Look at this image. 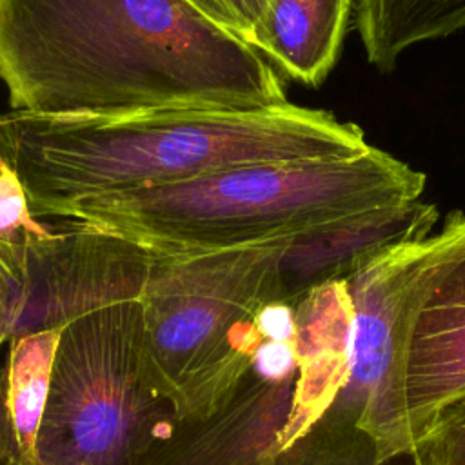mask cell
Masks as SVG:
<instances>
[{
	"label": "cell",
	"mask_w": 465,
	"mask_h": 465,
	"mask_svg": "<svg viewBox=\"0 0 465 465\" xmlns=\"http://www.w3.org/2000/svg\"><path fill=\"white\" fill-rule=\"evenodd\" d=\"M421 240L387 247L292 302L262 305L234 329L209 403L173 420L134 465H418L414 454L383 460L376 423Z\"/></svg>",
	"instance_id": "cell-1"
},
{
	"label": "cell",
	"mask_w": 465,
	"mask_h": 465,
	"mask_svg": "<svg viewBox=\"0 0 465 465\" xmlns=\"http://www.w3.org/2000/svg\"><path fill=\"white\" fill-rule=\"evenodd\" d=\"M0 84L33 114L287 102L269 60L187 0H0Z\"/></svg>",
	"instance_id": "cell-2"
},
{
	"label": "cell",
	"mask_w": 465,
	"mask_h": 465,
	"mask_svg": "<svg viewBox=\"0 0 465 465\" xmlns=\"http://www.w3.org/2000/svg\"><path fill=\"white\" fill-rule=\"evenodd\" d=\"M367 147L354 124L289 102L258 109L189 105L0 116V154L18 174L35 218H53L85 198L231 165L351 156Z\"/></svg>",
	"instance_id": "cell-3"
},
{
	"label": "cell",
	"mask_w": 465,
	"mask_h": 465,
	"mask_svg": "<svg viewBox=\"0 0 465 465\" xmlns=\"http://www.w3.org/2000/svg\"><path fill=\"white\" fill-rule=\"evenodd\" d=\"M423 187V173L369 145L351 156L231 165L85 198L53 218L98 227L153 251H211L414 202Z\"/></svg>",
	"instance_id": "cell-4"
},
{
	"label": "cell",
	"mask_w": 465,
	"mask_h": 465,
	"mask_svg": "<svg viewBox=\"0 0 465 465\" xmlns=\"http://www.w3.org/2000/svg\"><path fill=\"white\" fill-rule=\"evenodd\" d=\"M173 420L147 367L140 296L64 323L36 438L38 465H134Z\"/></svg>",
	"instance_id": "cell-5"
},
{
	"label": "cell",
	"mask_w": 465,
	"mask_h": 465,
	"mask_svg": "<svg viewBox=\"0 0 465 465\" xmlns=\"http://www.w3.org/2000/svg\"><path fill=\"white\" fill-rule=\"evenodd\" d=\"M280 240L211 251L151 249L140 294L143 343L151 378L174 418L211 398L229 363L234 329L272 302Z\"/></svg>",
	"instance_id": "cell-6"
},
{
	"label": "cell",
	"mask_w": 465,
	"mask_h": 465,
	"mask_svg": "<svg viewBox=\"0 0 465 465\" xmlns=\"http://www.w3.org/2000/svg\"><path fill=\"white\" fill-rule=\"evenodd\" d=\"M465 392V214L447 216L401 289L378 409L383 460L412 454L427 420Z\"/></svg>",
	"instance_id": "cell-7"
},
{
	"label": "cell",
	"mask_w": 465,
	"mask_h": 465,
	"mask_svg": "<svg viewBox=\"0 0 465 465\" xmlns=\"http://www.w3.org/2000/svg\"><path fill=\"white\" fill-rule=\"evenodd\" d=\"M436 218L432 203L414 200L282 236L272 263V302H292L312 287L351 276L387 247L427 238Z\"/></svg>",
	"instance_id": "cell-8"
},
{
	"label": "cell",
	"mask_w": 465,
	"mask_h": 465,
	"mask_svg": "<svg viewBox=\"0 0 465 465\" xmlns=\"http://www.w3.org/2000/svg\"><path fill=\"white\" fill-rule=\"evenodd\" d=\"M352 0H267L251 47L287 76L318 85L338 60Z\"/></svg>",
	"instance_id": "cell-9"
},
{
	"label": "cell",
	"mask_w": 465,
	"mask_h": 465,
	"mask_svg": "<svg viewBox=\"0 0 465 465\" xmlns=\"http://www.w3.org/2000/svg\"><path fill=\"white\" fill-rule=\"evenodd\" d=\"M64 325L11 334L0 367V465H38L36 438Z\"/></svg>",
	"instance_id": "cell-10"
},
{
	"label": "cell",
	"mask_w": 465,
	"mask_h": 465,
	"mask_svg": "<svg viewBox=\"0 0 465 465\" xmlns=\"http://www.w3.org/2000/svg\"><path fill=\"white\" fill-rule=\"evenodd\" d=\"M367 60L391 71L412 45L465 29V0H354Z\"/></svg>",
	"instance_id": "cell-11"
},
{
	"label": "cell",
	"mask_w": 465,
	"mask_h": 465,
	"mask_svg": "<svg viewBox=\"0 0 465 465\" xmlns=\"http://www.w3.org/2000/svg\"><path fill=\"white\" fill-rule=\"evenodd\" d=\"M411 452L418 465H465V392L434 411Z\"/></svg>",
	"instance_id": "cell-12"
},
{
	"label": "cell",
	"mask_w": 465,
	"mask_h": 465,
	"mask_svg": "<svg viewBox=\"0 0 465 465\" xmlns=\"http://www.w3.org/2000/svg\"><path fill=\"white\" fill-rule=\"evenodd\" d=\"M51 231L33 216L18 174L0 154V242H25Z\"/></svg>",
	"instance_id": "cell-13"
},
{
	"label": "cell",
	"mask_w": 465,
	"mask_h": 465,
	"mask_svg": "<svg viewBox=\"0 0 465 465\" xmlns=\"http://www.w3.org/2000/svg\"><path fill=\"white\" fill-rule=\"evenodd\" d=\"M207 18L229 29L243 42L252 33L267 0H187Z\"/></svg>",
	"instance_id": "cell-14"
}]
</instances>
